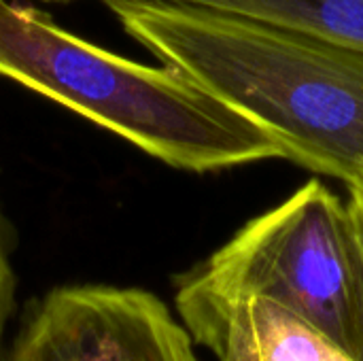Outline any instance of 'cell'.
Listing matches in <instances>:
<instances>
[{
	"label": "cell",
	"mask_w": 363,
	"mask_h": 361,
	"mask_svg": "<svg viewBox=\"0 0 363 361\" xmlns=\"http://www.w3.org/2000/svg\"><path fill=\"white\" fill-rule=\"evenodd\" d=\"M13 272L6 260V251H4V243H2V228H0V338H2V330L4 323L9 319L11 313V304H13Z\"/></svg>",
	"instance_id": "ba28073f"
},
{
	"label": "cell",
	"mask_w": 363,
	"mask_h": 361,
	"mask_svg": "<svg viewBox=\"0 0 363 361\" xmlns=\"http://www.w3.org/2000/svg\"><path fill=\"white\" fill-rule=\"evenodd\" d=\"M51 2H68V0H51Z\"/></svg>",
	"instance_id": "9c48e42d"
},
{
	"label": "cell",
	"mask_w": 363,
	"mask_h": 361,
	"mask_svg": "<svg viewBox=\"0 0 363 361\" xmlns=\"http://www.w3.org/2000/svg\"><path fill=\"white\" fill-rule=\"evenodd\" d=\"M194 270L219 289L294 311L362 357V281L351 211L325 183H304Z\"/></svg>",
	"instance_id": "3957f363"
},
{
	"label": "cell",
	"mask_w": 363,
	"mask_h": 361,
	"mask_svg": "<svg viewBox=\"0 0 363 361\" xmlns=\"http://www.w3.org/2000/svg\"><path fill=\"white\" fill-rule=\"evenodd\" d=\"M108 9L162 64L262 126L287 160L345 183L363 177V49L194 4Z\"/></svg>",
	"instance_id": "6da1fadb"
},
{
	"label": "cell",
	"mask_w": 363,
	"mask_h": 361,
	"mask_svg": "<svg viewBox=\"0 0 363 361\" xmlns=\"http://www.w3.org/2000/svg\"><path fill=\"white\" fill-rule=\"evenodd\" d=\"M0 77L115 132L168 166L213 172L285 157L255 121L172 66L100 49L47 13L0 0Z\"/></svg>",
	"instance_id": "7a4b0ae2"
},
{
	"label": "cell",
	"mask_w": 363,
	"mask_h": 361,
	"mask_svg": "<svg viewBox=\"0 0 363 361\" xmlns=\"http://www.w3.org/2000/svg\"><path fill=\"white\" fill-rule=\"evenodd\" d=\"M2 361H202L183 321L151 291L115 285L51 289Z\"/></svg>",
	"instance_id": "277c9868"
},
{
	"label": "cell",
	"mask_w": 363,
	"mask_h": 361,
	"mask_svg": "<svg viewBox=\"0 0 363 361\" xmlns=\"http://www.w3.org/2000/svg\"><path fill=\"white\" fill-rule=\"evenodd\" d=\"M106 6L123 0H102ZM215 9L363 49V0H151Z\"/></svg>",
	"instance_id": "8992f818"
},
{
	"label": "cell",
	"mask_w": 363,
	"mask_h": 361,
	"mask_svg": "<svg viewBox=\"0 0 363 361\" xmlns=\"http://www.w3.org/2000/svg\"><path fill=\"white\" fill-rule=\"evenodd\" d=\"M174 304L196 345L217 361H357L294 311L219 289L196 270L179 279Z\"/></svg>",
	"instance_id": "5b68a950"
},
{
	"label": "cell",
	"mask_w": 363,
	"mask_h": 361,
	"mask_svg": "<svg viewBox=\"0 0 363 361\" xmlns=\"http://www.w3.org/2000/svg\"><path fill=\"white\" fill-rule=\"evenodd\" d=\"M349 189V211H351V221H353V232H355V243H357V257H359V281H362V357L363 361V177L353 179L347 183Z\"/></svg>",
	"instance_id": "52a82bcc"
}]
</instances>
